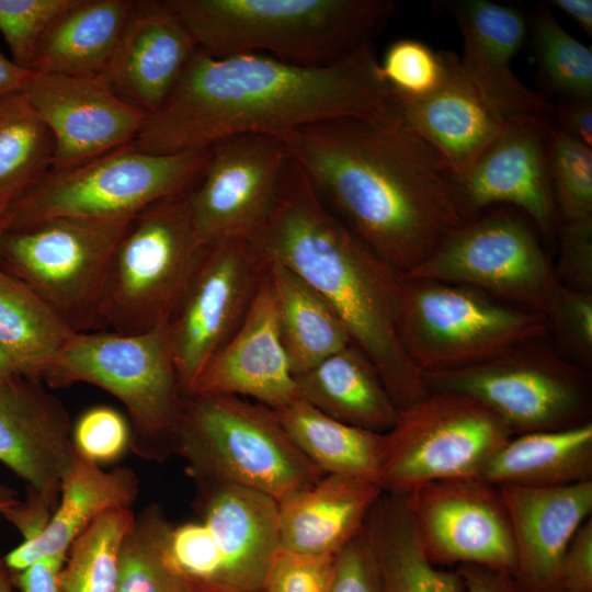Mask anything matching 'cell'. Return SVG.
Here are the masks:
<instances>
[{"instance_id": "obj_1", "label": "cell", "mask_w": 592, "mask_h": 592, "mask_svg": "<svg viewBox=\"0 0 592 592\" xmlns=\"http://www.w3.org/2000/svg\"><path fill=\"white\" fill-rule=\"evenodd\" d=\"M282 140L332 213L400 274L466 221L447 172L395 98L383 112L311 124Z\"/></svg>"}, {"instance_id": "obj_2", "label": "cell", "mask_w": 592, "mask_h": 592, "mask_svg": "<svg viewBox=\"0 0 592 592\" xmlns=\"http://www.w3.org/2000/svg\"><path fill=\"white\" fill-rule=\"evenodd\" d=\"M372 43L326 66H301L257 53L195 52L163 105L132 143L171 155L209 148L237 135L283 139L301 127L372 115L392 104Z\"/></svg>"}, {"instance_id": "obj_3", "label": "cell", "mask_w": 592, "mask_h": 592, "mask_svg": "<svg viewBox=\"0 0 592 592\" xmlns=\"http://www.w3.org/2000/svg\"><path fill=\"white\" fill-rule=\"evenodd\" d=\"M250 239L265 261L289 269L332 306L398 411L429 394L398 334L401 274L332 213L294 159L273 212Z\"/></svg>"}, {"instance_id": "obj_4", "label": "cell", "mask_w": 592, "mask_h": 592, "mask_svg": "<svg viewBox=\"0 0 592 592\" xmlns=\"http://www.w3.org/2000/svg\"><path fill=\"white\" fill-rule=\"evenodd\" d=\"M198 49L264 54L301 66L333 64L395 15L389 0H167Z\"/></svg>"}, {"instance_id": "obj_5", "label": "cell", "mask_w": 592, "mask_h": 592, "mask_svg": "<svg viewBox=\"0 0 592 592\" xmlns=\"http://www.w3.org/2000/svg\"><path fill=\"white\" fill-rule=\"evenodd\" d=\"M43 380L52 387L87 383L116 397L133 423L130 448L163 462L177 454L185 395L174 363L168 323L138 333L77 332Z\"/></svg>"}, {"instance_id": "obj_6", "label": "cell", "mask_w": 592, "mask_h": 592, "mask_svg": "<svg viewBox=\"0 0 592 592\" xmlns=\"http://www.w3.org/2000/svg\"><path fill=\"white\" fill-rule=\"evenodd\" d=\"M177 454L196 482L236 485L277 502L323 476L274 410L231 395L185 397Z\"/></svg>"}, {"instance_id": "obj_7", "label": "cell", "mask_w": 592, "mask_h": 592, "mask_svg": "<svg viewBox=\"0 0 592 592\" xmlns=\"http://www.w3.org/2000/svg\"><path fill=\"white\" fill-rule=\"evenodd\" d=\"M209 148L150 153L133 144L62 170L48 171L7 206L4 231L52 217L132 219L148 206L187 193Z\"/></svg>"}, {"instance_id": "obj_8", "label": "cell", "mask_w": 592, "mask_h": 592, "mask_svg": "<svg viewBox=\"0 0 592 592\" xmlns=\"http://www.w3.org/2000/svg\"><path fill=\"white\" fill-rule=\"evenodd\" d=\"M205 248L194 234L186 193L138 213L113 253L96 325L138 333L168 323Z\"/></svg>"}, {"instance_id": "obj_9", "label": "cell", "mask_w": 592, "mask_h": 592, "mask_svg": "<svg viewBox=\"0 0 592 592\" xmlns=\"http://www.w3.org/2000/svg\"><path fill=\"white\" fill-rule=\"evenodd\" d=\"M398 334L423 374L477 364L548 330L538 311L473 287L401 274Z\"/></svg>"}, {"instance_id": "obj_10", "label": "cell", "mask_w": 592, "mask_h": 592, "mask_svg": "<svg viewBox=\"0 0 592 592\" xmlns=\"http://www.w3.org/2000/svg\"><path fill=\"white\" fill-rule=\"evenodd\" d=\"M544 338L463 368L423 373L424 384L429 391H457L479 400L513 435L590 422V372L546 345Z\"/></svg>"}, {"instance_id": "obj_11", "label": "cell", "mask_w": 592, "mask_h": 592, "mask_svg": "<svg viewBox=\"0 0 592 592\" xmlns=\"http://www.w3.org/2000/svg\"><path fill=\"white\" fill-rule=\"evenodd\" d=\"M513 436L479 400L434 390L398 411L382 435L379 481L385 492L405 494L434 480L479 478Z\"/></svg>"}, {"instance_id": "obj_12", "label": "cell", "mask_w": 592, "mask_h": 592, "mask_svg": "<svg viewBox=\"0 0 592 592\" xmlns=\"http://www.w3.org/2000/svg\"><path fill=\"white\" fill-rule=\"evenodd\" d=\"M129 221L61 216L4 231L0 269L31 287L82 332L96 326L106 273Z\"/></svg>"}, {"instance_id": "obj_13", "label": "cell", "mask_w": 592, "mask_h": 592, "mask_svg": "<svg viewBox=\"0 0 592 592\" xmlns=\"http://www.w3.org/2000/svg\"><path fill=\"white\" fill-rule=\"evenodd\" d=\"M402 275L473 287L544 316L560 286L533 228L508 208L465 221Z\"/></svg>"}, {"instance_id": "obj_14", "label": "cell", "mask_w": 592, "mask_h": 592, "mask_svg": "<svg viewBox=\"0 0 592 592\" xmlns=\"http://www.w3.org/2000/svg\"><path fill=\"white\" fill-rule=\"evenodd\" d=\"M265 274L266 261L250 238H228L206 246L168 321L185 396L243 322Z\"/></svg>"}, {"instance_id": "obj_15", "label": "cell", "mask_w": 592, "mask_h": 592, "mask_svg": "<svg viewBox=\"0 0 592 592\" xmlns=\"http://www.w3.org/2000/svg\"><path fill=\"white\" fill-rule=\"evenodd\" d=\"M292 160L282 139L263 135H237L212 145L201 177L186 193L198 242L206 247L250 238L273 212Z\"/></svg>"}, {"instance_id": "obj_16", "label": "cell", "mask_w": 592, "mask_h": 592, "mask_svg": "<svg viewBox=\"0 0 592 592\" xmlns=\"http://www.w3.org/2000/svg\"><path fill=\"white\" fill-rule=\"evenodd\" d=\"M401 496L433 563L479 565L514 574V540L499 486L479 478L442 479Z\"/></svg>"}, {"instance_id": "obj_17", "label": "cell", "mask_w": 592, "mask_h": 592, "mask_svg": "<svg viewBox=\"0 0 592 592\" xmlns=\"http://www.w3.org/2000/svg\"><path fill=\"white\" fill-rule=\"evenodd\" d=\"M551 119L523 116L505 122L501 133L462 174L449 175L465 220L496 204L520 208L542 235L553 238L559 227L546 143Z\"/></svg>"}, {"instance_id": "obj_18", "label": "cell", "mask_w": 592, "mask_h": 592, "mask_svg": "<svg viewBox=\"0 0 592 592\" xmlns=\"http://www.w3.org/2000/svg\"><path fill=\"white\" fill-rule=\"evenodd\" d=\"M22 93L53 137L50 170L76 167L132 144L147 117L101 77L34 72Z\"/></svg>"}, {"instance_id": "obj_19", "label": "cell", "mask_w": 592, "mask_h": 592, "mask_svg": "<svg viewBox=\"0 0 592 592\" xmlns=\"http://www.w3.org/2000/svg\"><path fill=\"white\" fill-rule=\"evenodd\" d=\"M463 38L462 72L505 122L523 116L553 118L554 104L525 86L512 60L530 24L516 7L488 0L445 2Z\"/></svg>"}, {"instance_id": "obj_20", "label": "cell", "mask_w": 592, "mask_h": 592, "mask_svg": "<svg viewBox=\"0 0 592 592\" xmlns=\"http://www.w3.org/2000/svg\"><path fill=\"white\" fill-rule=\"evenodd\" d=\"M67 409L37 380L0 383V463L36 492L54 512L73 445Z\"/></svg>"}, {"instance_id": "obj_21", "label": "cell", "mask_w": 592, "mask_h": 592, "mask_svg": "<svg viewBox=\"0 0 592 592\" xmlns=\"http://www.w3.org/2000/svg\"><path fill=\"white\" fill-rule=\"evenodd\" d=\"M187 395L248 396L272 410L299 398L280 338L267 269L243 322L204 367Z\"/></svg>"}, {"instance_id": "obj_22", "label": "cell", "mask_w": 592, "mask_h": 592, "mask_svg": "<svg viewBox=\"0 0 592 592\" xmlns=\"http://www.w3.org/2000/svg\"><path fill=\"white\" fill-rule=\"evenodd\" d=\"M196 50L167 0H137L101 78L148 116L163 105Z\"/></svg>"}, {"instance_id": "obj_23", "label": "cell", "mask_w": 592, "mask_h": 592, "mask_svg": "<svg viewBox=\"0 0 592 592\" xmlns=\"http://www.w3.org/2000/svg\"><path fill=\"white\" fill-rule=\"evenodd\" d=\"M197 485L196 508L219 559L217 592H263L280 550L278 502L236 485Z\"/></svg>"}, {"instance_id": "obj_24", "label": "cell", "mask_w": 592, "mask_h": 592, "mask_svg": "<svg viewBox=\"0 0 592 592\" xmlns=\"http://www.w3.org/2000/svg\"><path fill=\"white\" fill-rule=\"evenodd\" d=\"M499 487L514 540V579L524 592H558L562 556L591 517L592 480L551 488Z\"/></svg>"}, {"instance_id": "obj_25", "label": "cell", "mask_w": 592, "mask_h": 592, "mask_svg": "<svg viewBox=\"0 0 592 592\" xmlns=\"http://www.w3.org/2000/svg\"><path fill=\"white\" fill-rule=\"evenodd\" d=\"M444 52L445 72L429 94L410 98L392 91L399 114L432 149L449 175L464 173L501 133L505 121L492 110Z\"/></svg>"}, {"instance_id": "obj_26", "label": "cell", "mask_w": 592, "mask_h": 592, "mask_svg": "<svg viewBox=\"0 0 592 592\" xmlns=\"http://www.w3.org/2000/svg\"><path fill=\"white\" fill-rule=\"evenodd\" d=\"M138 494V478L130 468L104 471L75 448L65 471L58 504L36 536L23 539L3 556L11 572L56 554H68L72 543L103 513L130 509Z\"/></svg>"}, {"instance_id": "obj_27", "label": "cell", "mask_w": 592, "mask_h": 592, "mask_svg": "<svg viewBox=\"0 0 592 592\" xmlns=\"http://www.w3.org/2000/svg\"><path fill=\"white\" fill-rule=\"evenodd\" d=\"M383 491L369 480L321 476L278 502L280 549L339 554L360 534Z\"/></svg>"}, {"instance_id": "obj_28", "label": "cell", "mask_w": 592, "mask_h": 592, "mask_svg": "<svg viewBox=\"0 0 592 592\" xmlns=\"http://www.w3.org/2000/svg\"><path fill=\"white\" fill-rule=\"evenodd\" d=\"M294 377L299 398L343 423L384 434L397 419L377 369L352 343Z\"/></svg>"}, {"instance_id": "obj_29", "label": "cell", "mask_w": 592, "mask_h": 592, "mask_svg": "<svg viewBox=\"0 0 592 592\" xmlns=\"http://www.w3.org/2000/svg\"><path fill=\"white\" fill-rule=\"evenodd\" d=\"M361 536L380 592H465L457 568L442 569L430 560L402 498L382 497L367 514Z\"/></svg>"}, {"instance_id": "obj_30", "label": "cell", "mask_w": 592, "mask_h": 592, "mask_svg": "<svg viewBox=\"0 0 592 592\" xmlns=\"http://www.w3.org/2000/svg\"><path fill=\"white\" fill-rule=\"evenodd\" d=\"M134 0H76L39 41L30 70L101 77L107 69Z\"/></svg>"}, {"instance_id": "obj_31", "label": "cell", "mask_w": 592, "mask_h": 592, "mask_svg": "<svg viewBox=\"0 0 592 592\" xmlns=\"http://www.w3.org/2000/svg\"><path fill=\"white\" fill-rule=\"evenodd\" d=\"M479 479L496 486L551 488L592 480V421L513 435Z\"/></svg>"}, {"instance_id": "obj_32", "label": "cell", "mask_w": 592, "mask_h": 592, "mask_svg": "<svg viewBox=\"0 0 592 592\" xmlns=\"http://www.w3.org/2000/svg\"><path fill=\"white\" fill-rule=\"evenodd\" d=\"M280 338L294 376L352 343L332 306L286 266L266 261Z\"/></svg>"}, {"instance_id": "obj_33", "label": "cell", "mask_w": 592, "mask_h": 592, "mask_svg": "<svg viewBox=\"0 0 592 592\" xmlns=\"http://www.w3.org/2000/svg\"><path fill=\"white\" fill-rule=\"evenodd\" d=\"M77 331L36 292L0 269V351L39 382Z\"/></svg>"}, {"instance_id": "obj_34", "label": "cell", "mask_w": 592, "mask_h": 592, "mask_svg": "<svg viewBox=\"0 0 592 592\" xmlns=\"http://www.w3.org/2000/svg\"><path fill=\"white\" fill-rule=\"evenodd\" d=\"M274 412L295 445L323 475L380 486L383 434L335 420L301 398Z\"/></svg>"}, {"instance_id": "obj_35", "label": "cell", "mask_w": 592, "mask_h": 592, "mask_svg": "<svg viewBox=\"0 0 592 592\" xmlns=\"http://www.w3.org/2000/svg\"><path fill=\"white\" fill-rule=\"evenodd\" d=\"M53 137L25 95L0 99V203L10 204L50 171Z\"/></svg>"}, {"instance_id": "obj_36", "label": "cell", "mask_w": 592, "mask_h": 592, "mask_svg": "<svg viewBox=\"0 0 592 592\" xmlns=\"http://www.w3.org/2000/svg\"><path fill=\"white\" fill-rule=\"evenodd\" d=\"M172 526L156 503L135 514L119 549L116 592H198L168 560Z\"/></svg>"}, {"instance_id": "obj_37", "label": "cell", "mask_w": 592, "mask_h": 592, "mask_svg": "<svg viewBox=\"0 0 592 592\" xmlns=\"http://www.w3.org/2000/svg\"><path fill=\"white\" fill-rule=\"evenodd\" d=\"M134 517L132 509L107 511L72 543L59 574L61 592H116L119 549Z\"/></svg>"}, {"instance_id": "obj_38", "label": "cell", "mask_w": 592, "mask_h": 592, "mask_svg": "<svg viewBox=\"0 0 592 592\" xmlns=\"http://www.w3.org/2000/svg\"><path fill=\"white\" fill-rule=\"evenodd\" d=\"M534 58L544 84L559 99L592 100L591 48L540 9L530 24Z\"/></svg>"}, {"instance_id": "obj_39", "label": "cell", "mask_w": 592, "mask_h": 592, "mask_svg": "<svg viewBox=\"0 0 592 592\" xmlns=\"http://www.w3.org/2000/svg\"><path fill=\"white\" fill-rule=\"evenodd\" d=\"M546 152L559 223L592 218V148L551 124Z\"/></svg>"}, {"instance_id": "obj_40", "label": "cell", "mask_w": 592, "mask_h": 592, "mask_svg": "<svg viewBox=\"0 0 592 592\" xmlns=\"http://www.w3.org/2000/svg\"><path fill=\"white\" fill-rule=\"evenodd\" d=\"M379 72L397 94L422 96L435 90L443 80L444 52L435 53L418 39L400 38L387 47L379 60Z\"/></svg>"}, {"instance_id": "obj_41", "label": "cell", "mask_w": 592, "mask_h": 592, "mask_svg": "<svg viewBox=\"0 0 592 592\" xmlns=\"http://www.w3.org/2000/svg\"><path fill=\"white\" fill-rule=\"evenodd\" d=\"M76 0H0V33L11 59L30 69L37 45L52 23Z\"/></svg>"}, {"instance_id": "obj_42", "label": "cell", "mask_w": 592, "mask_h": 592, "mask_svg": "<svg viewBox=\"0 0 592 592\" xmlns=\"http://www.w3.org/2000/svg\"><path fill=\"white\" fill-rule=\"evenodd\" d=\"M545 318L558 353L589 372L592 366V293L560 285Z\"/></svg>"}, {"instance_id": "obj_43", "label": "cell", "mask_w": 592, "mask_h": 592, "mask_svg": "<svg viewBox=\"0 0 592 592\" xmlns=\"http://www.w3.org/2000/svg\"><path fill=\"white\" fill-rule=\"evenodd\" d=\"M73 448L96 463L118 459L130 447L132 431L114 408L98 406L84 411L71 430Z\"/></svg>"}, {"instance_id": "obj_44", "label": "cell", "mask_w": 592, "mask_h": 592, "mask_svg": "<svg viewBox=\"0 0 592 592\" xmlns=\"http://www.w3.org/2000/svg\"><path fill=\"white\" fill-rule=\"evenodd\" d=\"M338 554H307L280 549L263 592H329Z\"/></svg>"}, {"instance_id": "obj_45", "label": "cell", "mask_w": 592, "mask_h": 592, "mask_svg": "<svg viewBox=\"0 0 592 592\" xmlns=\"http://www.w3.org/2000/svg\"><path fill=\"white\" fill-rule=\"evenodd\" d=\"M556 236L559 258L554 271L558 283L572 291L592 293V218L561 221Z\"/></svg>"}, {"instance_id": "obj_46", "label": "cell", "mask_w": 592, "mask_h": 592, "mask_svg": "<svg viewBox=\"0 0 592 592\" xmlns=\"http://www.w3.org/2000/svg\"><path fill=\"white\" fill-rule=\"evenodd\" d=\"M329 592H380L361 532L338 554L334 579Z\"/></svg>"}, {"instance_id": "obj_47", "label": "cell", "mask_w": 592, "mask_h": 592, "mask_svg": "<svg viewBox=\"0 0 592 592\" xmlns=\"http://www.w3.org/2000/svg\"><path fill=\"white\" fill-rule=\"evenodd\" d=\"M558 592H592V517L579 527L562 556Z\"/></svg>"}, {"instance_id": "obj_48", "label": "cell", "mask_w": 592, "mask_h": 592, "mask_svg": "<svg viewBox=\"0 0 592 592\" xmlns=\"http://www.w3.org/2000/svg\"><path fill=\"white\" fill-rule=\"evenodd\" d=\"M67 554L44 557L21 571L11 572L14 588L20 592H61L59 574Z\"/></svg>"}, {"instance_id": "obj_49", "label": "cell", "mask_w": 592, "mask_h": 592, "mask_svg": "<svg viewBox=\"0 0 592 592\" xmlns=\"http://www.w3.org/2000/svg\"><path fill=\"white\" fill-rule=\"evenodd\" d=\"M553 117L556 127L592 148V100L560 98Z\"/></svg>"}, {"instance_id": "obj_50", "label": "cell", "mask_w": 592, "mask_h": 592, "mask_svg": "<svg viewBox=\"0 0 592 592\" xmlns=\"http://www.w3.org/2000/svg\"><path fill=\"white\" fill-rule=\"evenodd\" d=\"M457 570L465 592H524L514 577L503 570L479 565H460Z\"/></svg>"}, {"instance_id": "obj_51", "label": "cell", "mask_w": 592, "mask_h": 592, "mask_svg": "<svg viewBox=\"0 0 592 592\" xmlns=\"http://www.w3.org/2000/svg\"><path fill=\"white\" fill-rule=\"evenodd\" d=\"M33 75L34 71L20 67L0 50V99L21 92Z\"/></svg>"}, {"instance_id": "obj_52", "label": "cell", "mask_w": 592, "mask_h": 592, "mask_svg": "<svg viewBox=\"0 0 592 592\" xmlns=\"http://www.w3.org/2000/svg\"><path fill=\"white\" fill-rule=\"evenodd\" d=\"M553 7L569 15L591 36L592 34V1L591 0H554Z\"/></svg>"}, {"instance_id": "obj_53", "label": "cell", "mask_w": 592, "mask_h": 592, "mask_svg": "<svg viewBox=\"0 0 592 592\" xmlns=\"http://www.w3.org/2000/svg\"><path fill=\"white\" fill-rule=\"evenodd\" d=\"M19 501V496L14 489L0 485V514Z\"/></svg>"}, {"instance_id": "obj_54", "label": "cell", "mask_w": 592, "mask_h": 592, "mask_svg": "<svg viewBox=\"0 0 592 592\" xmlns=\"http://www.w3.org/2000/svg\"><path fill=\"white\" fill-rule=\"evenodd\" d=\"M13 588L12 573L0 553V592H12Z\"/></svg>"}, {"instance_id": "obj_55", "label": "cell", "mask_w": 592, "mask_h": 592, "mask_svg": "<svg viewBox=\"0 0 592 592\" xmlns=\"http://www.w3.org/2000/svg\"><path fill=\"white\" fill-rule=\"evenodd\" d=\"M19 374L8 357L0 351V383L18 377Z\"/></svg>"}, {"instance_id": "obj_56", "label": "cell", "mask_w": 592, "mask_h": 592, "mask_svg": "<svg viewBox=\"0 0 592 592\" xmlns=\"http://www.w3.org/2000/svg\"><path fill=\"white\" fill-rule=\"evenodd\" d=\"M7 204L0 203V240L2 238V235L4 234V220H5V210H7Z\"/></svg>"}]
</instances>
